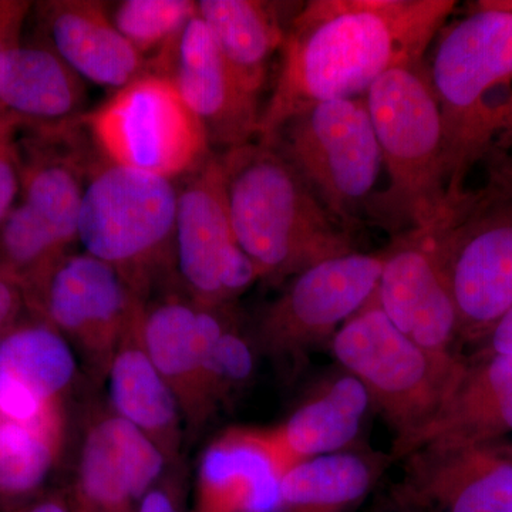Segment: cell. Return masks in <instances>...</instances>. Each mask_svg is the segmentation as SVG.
Here are the masks:
<instances>
[{
	"instance_id": "6da1fadb",
	"label": "cell",
	"mask_w": 512,
	"mask_h": 512,
	"mask_svg": "<svg viewBox=\"0 0 512 512\" xmlns=\"http://www.w3.org/2000/svg\"><path fill=\"white\" fill-rule=\"evenodd\" d=\"M454 0H311L289 22L258 141L322 101L365 96L389 70L423 62Z\"/></svg>"
},
{
	"instance_id": "7a4b0ae2",
	"label": "cell",
	"mask_w": 512,
	"mask_h": 512,
	"mask_svg": "<svg viewBox=\"0 0 512 512\" xmlns=\"http://www.w3.org/2000/svg\"><path fill=\"white\" fill-rule=\"evenodd\" d=\"M221 161L235 237L261 281L276 284L356 251L350 232L274 148L251 141Z\"/></svg>"
},
{
	"instance_id": "3957f363",
	"label": "cell",
	"mask_w": 512,
	"mask_h": 512,
	"mask_svg": "<svg viewBox=\"0 0 512 512\" xmlns=\"http://www.w3.org/2000/svg\"><path fill=\"white\" fill-rule=\"evenodd\" d=\"M446 137L447 198L456 212L473 165L512 120V13L483 0L440 36L427 66Z\"/></svg>"
},
{
	"instance_id": "277c9868",
	"label": "cell",
	"mask_w": 512,
	"mask_h": 512,
	"mask_svg": "<svg viewBox=\"0 0 512 512\" xmlns=\"http://www.w3.org/2000/svg\"><path fill=\"white\" fill-rule=\"evenodd\" d=\"M363 97L387 173L369 215L397 235L450 227L456 212L447 198L446 137L426 64L389 70Z\"/></svg>"
},
{
	"instance_id": "5b68a950",
	"label": "cell",
	"mask_w": 512,
	"mask_h": 512,
	"mask_svg": "<svg viewBox=\"0 0 512 512\" xmlns=\"http://www.w3.org/2000/svg\"><path fill=\"white\" fill-rule=\"evenodd\" d=\"M175 181L110 163L96 150L84 187L77 242L146 302L175 266Z\"/></svg>"
},
{
	"instance_id": "8992f818",
	"label": "cell",
	"mask_w": 512,
	"mask_h": 512,
	"mask_svg": "<svg viewBox=\"0 0 512 512\" xmlns=\"http://www.w3.org/2000/svg\"><path fill=\"white\" fill-rule=\"evenodd\" d=\"M333 355L365 386L394 433L393 458H404L433 423L463 375L453 352L421 348L387 319L375 298L343 323Z\"/></svg>"
},
{
	"instance_id": "52a82bcc",
	"label": "cell",
	"mask_w": 512,
	"mask_h": 512,
	"mask_svg": "<svg viewBox=\"0 0 512 512\" xmlns=\"http://www.w3.org/2000/svg\"><path fill=\"white\" fill-rule=\"evenodd\" d=\"M264 144L295 168L350 234L360 214H369L383 157L365 97L313 104Z\"/></svg>"
},
{
	"instance_id": "ba28073f",
	"label": "cell",
	"mask_w": 512,
	"mask_h": 512,
	"mask_svg": "<svg viewBox=\"0 0 512 512\" xmlns=\"http://www.w3.org/2000/svg\"><path fill=\"white\" fill-rule=\"evenodd\" d=\"M90 141L110 163L177 181L214 154L171 80L146 72L84 114Z\"/></svg>"
},
{
	"instance_id": "9c48e42d",
	"label": "cell",
	"mask_w": 512,
	"mask_h": 512,
	"mask_svg": "<svg viewBox=\"0 0 512 512\" xmlns=\"http://www.w3.org/2000/svg\"><path fill=\"white\" fill-rule=\"evenodd\" d=\"M384 254H350L325 259L293 276L262 313L256 348L293 365L342 328L375 295Z\"/></svg>"
},
{
	"instance_id": "30bf717a",
	"label": "cell",
	"mask_w": 512,
	"mask_h": 512,
	"mask_svg": "<svg viewBox=\"0 0 512 512\" xmlns=\"http://www.w3.org/2000/svg\"><path fill=\"white\" fill-rule=\"evenodd\" d=\"M175 266L190 298L222 308L261 281L239 247L229 214L221 156L212 154L178 188Z\"/></svg>"
},
{
	"instance_id": "8fae6325",
	"label": "cell",
	"mask_w": 512,
	"mask_h": 512,
	"mask_svg": "<svg viewBox=\"0 0 512 512\" xmlns=\"http://www.w3.org/2000/svg\"><path fill=\"white\" fill-rule=\"evenodd\" d=\"M26 301L103 376L143 303L110 265L86 252L64 255L30 286Z\"/></svg>"
},
{
	"instance_id": "7c38bea8",
	"label": "cell",
	"mask_w": 512,
	"mask_h": 512,
	"mask_svg": "<svg viewBox=\"0 0 512 512\" xmlns=\"http://www.w3.org/2000/svg\"><path fill=\"white\" fill-rule=\"evenodd\" d=\"M443 249L460 338L481 340L512 306V195L468 197Z\"/></svg>"
},
{
	"instance_id": "4fadbf2b",
	"label": "cell",
	"mask_w": 512,
	"mask_h": 512,
	"mask_svg": "<svg viewBox=\"0 0 512 512\" xmlns=\"http://www.w3.org/2000/svg\"><path fill=\"white\" fill-rule=\"evenodd\" d=\"M444 228L396 235L384 252L375 301L387 319L421 348L453 352L460 320L443 249Z\"/></svg>"
},
{
	"instance_id": "5bb4252c",
	"label": "cell",
	"mask_w": 512,
	"mask_h": 512,
	"mask_svg": "<svg viewBox=\"0 0 512 512\" xmlns=\"http://www.w3.org/2000/svg\"><path fill=\"white\" fill-rule=\"evenodd\" d=\"M151 62L147 72L173 82L211 147L228 151L258 137L259 97L239 82L198 13Z\"/></svg>"
},
{
	"instance_id": "9a60e30c",
	"label": "cell",
	"mask_w": 512,
	"mask_h": 512,
	"mask_svg": "<svg viewBox=\"0 0 512 512\" xmlns=\"http://www.w3.org/2000/svg\"><path fill=\"white\" fill-rule=\"evenodd\" d=\"M231 318L228 306L202 305L185 292L167 293L141 305L138 323L144 348L177 397L190 433L212 419L205 366L212 342Z\"/></svg>"
},
{
	"instance_id": "2e32d148",
	"label": "cell",
	"mask_w": 512,
	"mask_h": 512,
	"mask_svg": "<svg viewBox=\"0 0 512 512\" xmlns=\"http://www.w3.org/2000/svg\"><path fill=\"white\" fill-rule=\"evenodd\" d=\"M77 377L69 342L43 320L0 338V419L64 436L63 403Z\"/></svg>"
},
{
	"instance_id": "e0dca14e",
	"label": "cell",
	"mask_w": 512,
	"mask_h": 512,
	"mask_svg": "<svg viewBox=\"0 0 512 512\" xmlns=\"http://www.w3.org/2000/svg\"><path fill=\"white\" fill-rule=\"evenodd\" d=\"M168 463L146 434L113 412L84 430L72 505L76 512H136Z\"/></svg>"
},
{
	"instance_id": "ac0fdd59",
	"label": "cell",
	"mask_w": 512,
	"mask_h": 512,
	"mask_svg": "<svg viewBox=\"0 0 512 512\" xmlns=\"http://www.w3.org/2000/svg\"><path fill=\"white\" fill-rule=\"evenodd\" d=\"M285 473L269 429L231 427L202 451L191 512H282Z\"/></svg>"
},
{
	"instance_id": "d6986e66",
	"label": "cell",
	"mask_w": 512,
	"mask_h": 512,
	"mask_svg": "<svg viewBox=\"0 0 512 512\" xmlns=\"http://www.w3.org/2000/svg\"><path fill=\"white\" fill-rule=\"evenodd\" d=\"M36 9L43 42L84 82L120 90L147 72V60L121 35L106 3L50 0Z\"/></svg>"
},
{
	"instance_id": "ffe728a7",
	"label": "cell",
	"mask_w": 512,
	"mask_h": 512,
	"mask_svg": "<svg viewBox=\"0 0 512 512\" xmlns=\"http://www.w3.org/2000/svg\"><path fill=\"white\" fill-rule=\"evenodd\" d=\"M510 434L512 355L478 353L476 360L466 362L453 393L407 456L424 448L491 446Z\"/></svg>"
},
{
	"instance_id": "44dd1931",
	"label": "cell",
	"mask_w": 512,
	"mask_h": 512,
	"mask_svg": "<svg viewBox=\"0 0 512 512\" xmlns=\"http://www.w3.org/2000/svg\"><path fill=\"white\" fill-rule=\"evenodd\" d=\"M409 483L443 512H512V461L490 446L424 448L407 456Z\"/></svg>"
},
{
	"instance_id": "7402d4cb",
	"label": "cell",
	"mask_w": 512,
	"mask_h": 512,
	"mask_svg": "<svg viewBox=\"0 0 512 512\" xmlns=\"http://www.w3.org/2000/svg\"><path fill=\"white\" fill-rule=\"evenodd\" d=\"M141 305L107 369L111 412L146 434L170 466L180 461L184 417L173 390L144 348L138 323Z\"/></svg>"
},
{
	"instance_id": "603a6c76",
	"label": "cell",
	"mask_w": 512,
	"mask_h": 512,
	"mask_svg": "<svg viewBox=\"0 0 512 512\" xmlns=\"http://www.w3.org/2000/svg\"><path fill=\"white\" fill-rule=\"evenodd\" d=\"M84 80L45 42L13 46L0 57V107L23 128L56 127L82 119Z\"/></svg>"
},
{
	"instance_id": "cb8c5ba5",
	"label": "cell",
	"mask_w": 512,
	"mask_h": 512,
	"mask_svg": "<svg viewBox=\"0 0 512 512\" xmlns=\"http://www.w3.org/2000/svg\"><path fill=\"white\" fill-rule=\"evenodd\" d=\"M370 406L365 386L348 372L320 384L284 423L269 429L286 471L309 458L352 450Z\"/></svg>"
},
{
	"instance_id": "d4e9b609",
	"label": "cell",
	"mask_w": 512,
	"mask_h": 512,
	"mask_svg": "<svg viewBox=\"0 0 512 512\" xmlns=\"http://www.w3.org/2000/svg\"><path fill=\"white\" fill-rule=\"evenodd\" d=\"M198 16L242 86L259 97L269 64L281 52L286 29L278 3L261 0H201Z\"/></svg>"
},
{
	"instance_id": "484cf974",
	"label": "cell",
	"mask_w": 512,
	"mask_h": 512,
	"mask_svg": "<svg viewBox=\"0 0 512 512\" xmlns=\"http://www.w3.org/2000/svg\"><path fill=\"white\" fill-rule=\"evenodd\" d=\"M380 466L353 448L301 461L282 477V512H342L369 493Z\"/></svg>"
},
{
	"instance_id": "4316f807",
	"label": "cell",
	"mask_w": 512,
	"mask_h": 512,
	"mask_svg": "<svg viewBox=\"0 0 512 512\" xmlns=\"http://www.w3.org/2000/svg\"><path fill=\"white\" fill-rule=\"evenodd\" d=\"M64 436L0 419V511L35 500L62 451Z\"/></svg>"
},
{
	"instance_id": "83f0119b",
	"label": "cell",
	"mask_w": 512,
	"mask_h": 512,
	"mask_svg": "<svg viewBox=\"0 0 512 512\" xmlns=\"http://www.w3.org/2000/svg\"><path fill=\"white\" fill-rule=\"evenodd\" d=\"M197 13L191 0H123L110 10L116 28L144 59L160 55Z\"/></svg>"
},
{
	"instance_id": "f1b7e54d",
	"label": "cell",
	"mask_w": 512,
	"mask_h": 512,
	"mask_svg": "<svg viewBox=\"0 0 512 512\" xmlns=\"http://www.w3.org/2000/svg\"><path fill=\"white\" fill-rule=\"evenodd\" d=\"M255 346L229 319L212 342L205 366V396L211 417L244 392L255 372Z\"/></svg>"
},
{
	"instance_id": "f546056e",
	"label": "cell",
	"mask_w": 512,
	"mask_h": 512,
	"mask_svg": "<svg viewBox=\"0 0 512 512\" xmlns=\"http://www.w3.org/2000/svg\"><path fill=\"white\" fill-rule=\"evenodd\" d=\"M23 124L0 107V222L20 197L19 140Z\"/></svg>"
},
{
	"instance_id": "4dcf8cb0",
	"label": "cell",
	"mask_w": 512,
	"mask_h": 512,
	"mask_svg": "<svg viewBox=\"0 0 512 512\" xmlns=\"http://www.w3.org/2000/svg\"><path fill=\"white\" fill-rule=\"evenodd\" d=\"M25 308L28 301L22 279L0 266V338L18 325Z\"/></svg>"
},
{
	"instance_id": "1f68e13d",
	"label": "cell",
	"mask_w": 512,
	"mask_h": 512,
	"mask_svg": "<svg viewBox=\"0 0 512 512\" xmlns=\"http://www.w3.org/2000/svg\"><path fill=\"white\" fill-rule=\"evenodd\" d=\"M33 3L26 0H0V57L22 42L23 26Z\"/></svg>"
},
{
	"instance_id": "d6a6232c",
	"label": "cell",
	"mask_w": 512,
	"mask_h": 512,
	"mask_svg": "<svg viewBox=\"0 0 512 512\" xmlns=\"http://www.w3.org/2000/svg\"><path fill=\"white\" fill-rule=\"evenodd\" d=\"M136 512H187L173 485L158 483L138 503Z\"/></svg>"
},
{
	"instance_id": "836d02e7",
	"label": "cell",
	"mask_w": 512,
	"mask_h": 512,
	"mask_svg": "<svg viewBox=\"0 0 512 512\" xmlns=\"http://www.w3.org/2000/svg\"><path fill=\"white\" fill-rule=\"evenodd\" d=\"M481 340L484 348L480 355H512V306Z\"/></svg>"
},
{
	"instance_id": "e575fe53",
	"label": "cell",
	"mask_w": 512,
	"mask_h": 512,
	"mask_svg": "<svg viewBox=\"0 0 512 512\" xmlns=\"http://www.w3.org/2000/svg\"><path fill=\"white\" fill-rule=\"evenodd\" d=\"M504 146V148L512 147V120L503 133L497 137V140L494 141L493 146L491 148H500ZM488 150V151H490ZM487 151V153H488ZM487 156V154H485ZM493 192H488V194L495 195H512V158L511 160L505 161L504 164L498 165V167L494 168L493 177Z\"/></svg>"
},
{
	"instance_id": "d590c367",
	"label": "cell",
	"mask_w": 512,
	"mask_h": 512,
	"mask_svg": "<svg viewBox=\"0 0 512 512\" xmlns=\"http://www.w3.org/2000/svg\"><path fill=\"white\" fill-rule=\"evenodd\" d=\"M10 512H76L74 511L72 501L60 497V495H50V497L35 498L30 503L16 508Z\"/></svg>"
},
{
	"instance_id": "8d00e7d4",
	"label": "cell",
	"mask_w": 512,
	"mask_h": 512,
	"mask_svg": "<svg viewBox=\"0 0 512 512\" xmlns=\"http://www.w3.org/2000/svg\"><path fill=\"white\" fill-rule=\"evenodd\" d=\"M490 447L493 448L495 453L512 461V443H505V441L503 443V441H500V443L491 444Z\"/></svg>"
},
{
	"instance_id": "74e56055",
	"label": "cell",
	"mask_w": 512,
	"mask_h": 512,
	"mask_svg": "<svg viewBox=\"0 0 512 512\" xmlns=\"http://www.w3.org/2000/svg\"><path fill=\"white\" fill-rule=\"evenodd\" d=\"M483 3L490 6V8L512 13V0H483Z\"/></svg>"
}]
</instances>
